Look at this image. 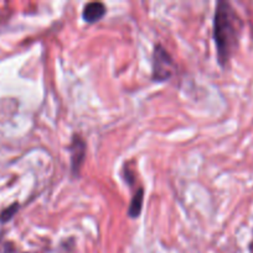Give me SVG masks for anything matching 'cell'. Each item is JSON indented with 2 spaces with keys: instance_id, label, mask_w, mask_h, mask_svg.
<instances>
[{
  "instance_id": "cell-3",
  "label": "cell",
  "mask_w": 253,
  "mask_h": 253,
  "mask_svg": "<svg viewBox=\"0 0 253 253\" xmlns=\"http://www.w3.org/2000/svg\"><path fill=\"white\" fill-rule=\"evenodd\" d=\"M69 153H71V169L74 175L78 174L82 165L86 157V142L82 140L81 136H73L72 143L68 147Z\"/></svg>"
},
{
  "instance_id": "cell-2",
  "label": "cell",
  "mask_w": 253,
  "mask_h": 253,
  "mask_svg": "<svg viewBox=\"0 0 253 253\" xmlns=\"http://www.w3.org/2000/svg\"><path fill=\"white\" fill-rule=\"evenodd\" d=\"M175 63L161 44H156L153 53V79L156 82L168 81L175 72Z\"/></svg>"
},
{
  "instance_id": "cell-1",
  "label": "cell",
  "mask_w": 253,
  "mask_h": 253,
  "mask_svg": "<svg viewBox=\"0 0 253 253\" xmlns=\"http://www.w3.org/2000/svg\"><path fill=\"white\" fill-rule=\"evenodd\" d=\"M242 20L228 1L220 0L213 16V40L220 66H226L240 43Z\"/></svg>"
},
{
  "instance_id": "cell-6",
  "label": "cell",
  "mask_w": 253,
  "mask_h": 253,
  "mask_svg": "<svg viewBox=\"0 0 253 253\" xmlns=\"http://www.w3.org/2000/svg\"><path fill=\"white\" fill-rule=\"evenodd\" d=\"M17 209H19V205L17 204H14V205H11V207L7 208V209H5L4 211L0 214V220H1L2 222L9 221V220L14 216L15 212L17 211Z\"/></svg>"
},
{
  "instance_id": "cell-5",
  "label": "cell",
  "mask_w": 253,
  "mask_h": 253,
  "mask_svg": "<svg viewBox=\"0 0 253 253\" xmlns=\"http://www.w3.org/2000/svg\"><path fill=\"white\" fill-rule=\"evenodd\" d=\"M143 198H144V190L143 188H139L138 192L134 194L133 199H131L130 205H129L128 215L131 219H135L140 215L141 207H143Z\"/></svg>"
},
{
  "instance_id": "cell-7",
  "label": "cell",
  "mask_w": 253,
  "mask_h": 253,
  "mask_svg": "<svg viewBox=\"0 0 253 253\" xmlns=\"http://www.w3.org/2000/svg\"><path fill=\"white\" fill-rule=\"evenodd\" d=\"M5 253H20V252H17L16 250L12 249V247H7L6 245V247H5Z\"/></svg>"
},
{
  "instance_id": "cell-4",
  "label": "cell",
  "mask_w": 253,
  "mask_h": 253,
  "mask_svg": "<svg viewBox=\"0 0 253 253\" xmlns=\"http://www.w3.org/2000/svg\"><path fill=\"white\" fill-rule=\"evenodd\" d=\"M106 6L102 2H88L84 6L83 12H82V17H83V20L86 22H91L92 24V22H96L99 19H102L106 15Z\"/></svg>"
}]
</instances>
